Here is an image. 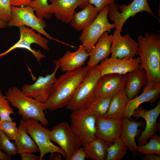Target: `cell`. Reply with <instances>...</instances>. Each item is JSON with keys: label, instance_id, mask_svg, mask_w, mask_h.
Returning <instances> with one entry per match:
<instances>
[{"label": "cell", "instance_id": "obj_41", "mask_svg": "<svg viewBox=\"0 0 160 160\" xmlns=\"http://www.w3.org/2000/svg\"><path fill=\"white\" fill-rule=\"evenodd\" d=\"M61 155L60 153H51L49 159L54 160H61Z\"/></svg>", "mask_w": 160, "mask_h": 160}, {"label": "cell", "instance_id": "obj_15", "mask_svg": "<svg viewBox=\"0 0 160 160\" xmlns=\"http://www.w3.org/2000/svg\"><path fill=\"white\" fill-rule=\"evenodd\" d=\"M140 57L136 58L107 57L97 65L101 76L110 73L126 74L139 67Z\"/></svg>", "mask_w": 160, "mask_h": 160}, {"label": "cell", "instance_id": "obj_37", "mask_svg": "<svg viewBox=\"0 0 160 160\" xmlns=\"http://www.w3.org/2000/svg\"><path fill=\"white\" fill-rule=\"evenodd\" d=\"M86 154L84 147H81L76 150L71 157L69 160H84Z\"/></svg>", "mask_w": 160, "mask_h": 160}, {"label": "cell", "instance_id": "obj_22", "mask_svg": "<svg viewBox=\"0 0 160 160\" xmlns=\"http://www.w3.org/2000/svg\"><path fill=\"white\" fill-rule=\"evenodd\" d=\"M141 121L137 122L127 117L123 118V124L120 139L131 152L133 157L135 158L138 155L137 145L135 138L139 133L138 128L143 126Z\"/></svg>", "mask_w": 160, "mask_h": 160}, {"label": "cell", "instance_id": "obj_17", "mask_svg": "<svg viewBox=\"0 0 160 160\" xmlns=\"http://www.w3.org/2000/svg\"><path fill=\"white\" fill-rule=\"evenodd\" d=\"M160 113V100L156 107L150 110L139 107L134 111L132 116L136 119L142 118L146 122L145 128L137 139L138 146L145 144L149 138L156 134L157 128V120Z\"/></svg>", "mask_w": 160, "mask_h": 160}, {"label": "cell", "instance_id": "obj_36", "mask_svg": "<svg viewBox=\"0 0 160 160\" xmlns=\"http://www.w3.org/2000/svg\"><path fill=\"white\" fill-rule=\"evenodd\" d=\"M116 0H88L89 3L93 5L99 12L107 5L114 3Z\"/></svg>", "mask_w": 160, "mask_h": 160}, {"label": "cell", "instance_id": "obj_3", "mask_svg": "<svg viewBox=\"0 0 160 160\" xmlns=\"http://www.w3.org/2000/svg\"><path fill=\"white\" fill-rule=\"evenodd\" d=\"M5 94L8 101L18 109V114L22 115L23 118L35 119L45 126L48 125L44 112L46 110L45 103L25 95L17 87H10Z\"/></svg>", "mask_w": 160, "mask_h": 160}, {"label": "cell", "instance_id": "obj_30", "mask_svg": "<svg viewBox=\"0 0 160 160\" xmlns=\"http://www.w3.org/2000/svg\"><path fill=\"white\" fill-rule=\"evenodd\" d=\"M49 0H33L29 5L35 12L39 17L49 19L53 14L51 11L49 4Z\"/></svg>", "mask_w": 160, "mask_h": 160}, {"label": "cell", "instance_id": "obj_6", "mask_svg": "<svg viewBox=\"0 0 160 160\" xmlns=\"http://www.w3.org/2000/svg\"><path fill=\"white\" fill-rule=\"evenodd\" d=\"M109 5L100 11L91 23L82 30L79 40L87 52L89 53L95 46L98 39L105 32L110 31L115 28L114 23L108 21Z\"/></svg>", "mask_w": 160, "mask_h": 160}, {"label": "cell", "instance_id": "obj_29", "mask_svg": "<svg viewBox=\"0 0 160 160\" xmlns=\"http://www.w3.org/2000/svg\"><path fill=\"white\" fill-rule=\"evenodd\" d=\"M113 96L94 98L85 106L95 116H103L107 112Z\"/></svg>", "mask_w": 160, "mask_h": 160}, {"label": "cell", "instance_id": "obj_19", "mask_svg": "<svg viewBox=\"0 0 160 160\" xmlns=\"http://www.w3.org/2000/svg\"><path fill=\"white\" fill-rule=\"evenodd\" d=\"M160 94V83L147 84L143 88L142 93L140 95L128 101L124 111L123 118L132 119L134 111L141 104L148 102L152 105L159 98Z\"/></svg>", "mask_w": 160, "mask_h": 160}, {"label": "cell", "instance_id": "obj_5", "mask_svg": "<svg viewBox=\"0 0 160 160\" xmlns=\"http://www.w3.org/2000/svg\"><path fill=\"white\" fill-rule=\"evenodd\" d=\"M11 9L12 17L7 23L8 27H20L23 26L29 27L50 40L70 46L50 36L44 30L47 26L46 22L43 19L36 16L34 13L33 9L30 6L15 7L11 5Z\"/></svg>", "mask_w": 160, "mask_h": 160}, {"label": "cell", "instance_id": "obj_12", "mask_svg": "<svg viewBox=\"0 0 160 160\" xmlns=\"http://www.w3.org/2000/svg\"><path fill=\"white\" fill-rule=\"evenodd\" d=\"M53 63L55 67L51 74L45 77L39 76L32 84L23 85L21 91L24 94L41 103H46L51 93L52 86L57 79L55 75L60 67L57 60H54Z\"/></svg>", "mask_w": 160, "mask_h": 160}, {"label": "cell", "instance_id": "obj_24", "mask_svg": "<svg viewBox=\"0 0 160 160\" xmlns=\"http://www.w3.org/2000/svg\"><path fill=\"white\" fill-rule=\"evenodd\" d=\"M99 12L98 9L89 3L83 9L75 12L70 24L71 27L77 31H82L94 20Z\"/></svg>", "mask_w": 160, "mask_h": 160}, {"label": "cell", "instance_id": "obj_34", "mask_svg": "<svg viewBox=\"0 0 160 160\" xmlns=\"http://www.w3.org/2000/svg\"><path fill=\"white\" fill-rule=\"evenodd\" d=\"M0 129L7 135L11 140H15L17 138L18 128L16 123L13 120L0 121Z\"/></svg>", "mask_w": 160, "mask_h": 160}, {"label": "cell", "instance_id": "obj_14", "mask_svg": "<svg viewBox=\"0 0 160 160\" xmlns=\"http://www.w3.org/2000/svg\"><path fill=\"white\" fill-rule=\"evenodd\" d=\"M96 137L110 144L119 138L122 129L123 118H109L96 116Z\"/></svg>", "mask_w": 160, "mask_h": 160}, {"label": "cell", "instance_id": "obj_26", "mask_svg": "<svg viewBox=\"0 0 160 160\" xmlns=\"http://www.w3.org/2000/svg\"><path fill=\"white\" fill-rule=\"evenodd\" d=\"M128 100L124 91L115 95L112 98L107 112L102 116L109 118L123 119Z\"/></svg>", "mask_w": 160, "mask_h": 160}, {"label": "cell", "instance_id": "obj_20", "mask_svg": "<svg viewBox=\"0 0 160 160\" xmlns=\"http://www.w3.org/2000/svg\"><path fill=\"white\" fill-rule=\"evenodd\" d=\"M109 32L104 33L100 37L95 46L88 53L89 59L87 66L89 68L98 65L110 53L113 35H109Z\"/></svg>", "mask_w": 160, "mask_h": 160}, {"label": "cell", "instance_id": "obj_39", "mask_svg": "<svg viewBox=\"0 0 160 160\" xmlns=\"http://www.w3.org/2000/svg\"><path fill=\"white\" fill-rule=\"evenodd\" d=\"M22 160H39V156H36L32 153H24L20 154Z\"/></svg>", "mask_w": 160, "mask_h": 160}, {"label": "cell", "instance_id": "obj_16", "mask_svg": "<svg viewBox=\"0 0 160 160\" xmlns=\"http://www.w3.org/2000/svg\"><path fill=\"white\" fill-rule=\"evenodd\" d=\"M113 35L110 51L111 57L119 59L133 58L137 54L138 43L129 33L122 36L115 31Z\"/></svg>", "mask_w": 160, "mask_h": 160}, {"label": "cell", "instance_id": "obj_1", "mask_svg": "<svg viewBox=\"0 0 160 160\" xmlns=\"http://www.w3.org/2000/svg\"><path fill=\"white\" fill-rule=\"evenodd\" d=\"M89 68L86 66L65 72L53 85L51 93L45 103V109L52 112L66 107L76 88L86 76Z\"/></svg>", "mask_w": 160, "mask_h": 160}, {"label": "cell", "instance_id": "obj_13", "mask_svg": "<svg viewBox=\"0 0 160 160\" xmlns=\"http://www.w3.org/2000/svg\"><path fill=\"white\" fill-rule=\"evenodd\" d=\"M126 75L110 73L100 76L96 84L93 99L113 96L124 91Z\"/></svg>", "mask_w": 160, "mask_h": 160}, {"label": "cell", "instance_id": "obj_38", "mask_svg": "<svg viewBox=\"0 0 160 160\" xmlns=\"http://www.w3.org/2000/svg\"><path fill=\"white\" fill-rule=\"evenodd\" d=\"M33 0H11V5L15 7L28 6Z\"/></svg>", "mask_w": 160, "mask_h": 160}, {"label": "cell", "instance_id": "obj_18", "mask_svg": "<svg viewBox=\"0 0 160 160\" xmlns=\"http://www.w3.org/2000/svg\"><path fill=\"white\" fill-rule=\"evenodd\" d=\"M50 9L56 18L66 24L70 23L78 7L83 8L88 0H49Z\"/></svg>", "mask_w": 160, "mask_h": 160}, {"label": "cell", "instance_id": "obj_2", "mask_svg": "<svg viewBox=\"0 0 160 160\" xmlns=\"http://www.w3.org/2000/svg\"><path fill=\"white\" fill-rule=\"evenodd\" d=\"M140 67L145 70L148 84L160 83V36L153 32L138 36Z\"/></svg>", "mask_w": 160, "mask_h": 160}, {"label": "cell", "instance_id": "obj_32", "mask_svg": "<svg viewBox=\"0 0 160 160\" xmlns=\"http://www.w3.org/2000/svg\"><path fill=\"white\" fill-rule=\"evenodd\" d=\"M0 150L10 157L18 153L15 143L11 142L9 137L0 129Z\"/></svg>", "mask_w": 160, "mask_h": 160}, {"label": "cell", "instance_id": "obj_4", "mask_svg": "<svg viewBox=\"0 0 160 160\" xmlns=\"http://www.w3.org/2000/svg\"><path fill=\"white\" fill-rule=\"evenodd\" d=\"M70 118L71 127L82 146L85 147L96 137V117L86 106L73 111Z\"/></svg>", "mask_w": 160, "mask_h": 160}, {"label": "cell", "instance_id": "obj_21", "mask_svg": "<svg viewBox=\"0 0 160 160\" xmlns=\"http://www.w3.org/2000/svg\"><path fill=\"white\" fill-rule=\"evenodd\" d=\"M147 82L146 72L140 66L126 74L124 92L128 100L136 97L141 89Z\"/></svg>", "mask_w": 160, "mask_h": 160}, {"label": "cell", "instance_id": "obj_35", "mask_svg": "<svg viewBox=\"0 0 160 160\" xmlns=\"http://www.w3.org/2000/svg\"><path fill=\"white\" fill-rule=\"evenodd\" d=\"M11 0H0V19L7 23L12 16Z\"/></svg>", "mask_w": 160, "mask_h": 160}, {"label": "cell", "instance_id": "obj_8", "mask_svg": "<svg viewBox=\"0 0 160 160\" xmlns=\"http://www.w3.org/2000/svg\"><path fill=\"white\" fill-rule=\"evenodd\" d=\"M108 16L113 21L117 33L122 32L123 26L127 20L137 13L145 11L156 17L150 9L147 0H134L128 5L113 3L109 5Z\"/></svg>", "mask_w": 160, "mask_h": 160}, {"label": "cell", "instance_id": "obj_7", "mask_svg": "<svg viewBox=\"0 0 160 160\" xmlns=\"http://www.w3.org/2000/svg\"><path fill=\"white\" fill-rule=\"evenodd\" d=\"M97 65L89 68L66 106L67 109L72 111L79 110L86 106L93 99L96 84L101 76Z\"/></svg>", "mask_w": 160, "mask_h": 160}, {"label": "cell", "instance_id": "obj_40", "mask_svg": "<svg viewBox=\"0 0 160 160\" xmlns=\"http://www.w3.org/2000/svg\"><path fill=\"white\" fill-rule=\"evenodd\" d=\"M142 158L143 160H160V155H156V154L150 153L146 154Z\"/></svg>", "mask_w": 160, "mask_h": 160}, {"label": "cell", "instance_id": "obj_28", "mask_svg": "<svg viewBox=\"0 0 160 160\" xmlns=\"http://www.w3.org/2000/svg\"><path fill=\"white\" fill-rule=\"evenodd\" d=\"M128 149L127 146L120 138H118L108 146L105 160H121L126 155Z\"/></svg>", "mask_w": 160, "mask_h": 160}, {"label": "cell", "instance_id": "obj_25", "mask_svg": "<svg viewBox=\"0 0 160 160\" xmlns=\"http://www.w3.org/2000/svg\"><path fill=\"white\" fill-rule=\"evenodd\" d=\"M18 128V134L15 143L17 153H32L39 151L37 146L26 131L23 118L20 121Z\"/></svg>", "mask_w": 160, "mask_h": 160}, {"label": "cell", "instance_id": "obj_31", "mask_svg": "<svg viewBox=\"0 0 160 160\" xmlns=\"http://www.w3.org/2000/svg\"><path fill=\"white\" fill-rule=\"evenodd\" d=\"M146 144L138 146L137 151L143 154L153 153L160 155V137L155 135Z\"/></svg>", "mask_w": 160, "mask_h": 160}, {"label": "cell", "instance_id": "obj_11", "mask_svg": "<svg viewBox=\"0 0 160 160\" xmlns=\"http://www.w3.org/2000/svg\"><path fill=\"white\" fill-rule=\"evenodd\" d=\"M20 38L19 40L14 45L7 51L0 53V58H1L12 50L17 48L26 49L31 52L36 58L38 62L40 63L41 59L46 57L39 49L36 51L32 49L31 47L32 44H36L44 49L49 51L48 46V40L41 37L40 33H36L34 30L28 27L23 26L20 27Z\"/></svg>", "mask_w": 160, "mask_h": 160}, {"label": "cell", "instance_id": "obj_9", "mask_svg": "<svg viewBox=\"0 0 160 160\" xmlns=\"http://www.w3.org/2000/svg\"><path fill=\"white\" fill-rule=\"evenodd\" d=\"M23 119L27 132L39 149L40 153L39 160H42L44 156L47 154L53 153H59L65 159L66 155L64 151L52 142L49 134L50 130L41 125L37 120Z\"/></svg>", "mask_w": 160, "mask_h": 160}, {"label": "cell", "instance_id": "obj_33", "mask_svg": "<svg viewBox=\"0 0 160 160\" xmlns=\"http://www.w3.org/2000/svg\"><path fill=\"white\" fill-rule=\"evenodd\" d=\"M14 113L10 103L0 91V121L13 120L10 115Z\"/></svg>", "mask_w": 160, "mask_h": 160}, {"label": "cell", "instance_id": "obj_43", "mask_svg": "<svg viewBox=\"0 0 160 160\" xmlns=\"http://www.w3.org/2000/svg\"><path fill=\"white\" fill-rule=\"evenodd\" d=\"M7 27V23L0 19V28H5Z\"/></svg>", "mask_w": 160, "mask_h": 160}, {"label": "cell", "instance_id": "obj_23", "mask_svg": "<svg viewBox=\"0 0 160 160\" xmlns=\"http://www.w3.org/2000/svg\"><path fill=\"white\" fill-rule=\"evenodd\" d=\"M88 57V53L81 44L75 52H72L69 50L67 51L57 61L61 71L65 72L82 67Z\"/></svg>", "mask_w": 160, "mask_h": 160}, {"label": "cell", "instance_id": "obj_42", "mask_svg": "<svg viewBox=\"0 0 160 160\" xmlns=\"http://www.w3.org/2000/svg\"><path fill=\"white\" fill-rule=\"evenodd\" d=\"M11 157L0 150V160H10Z\"/></svg>", "mask_w": 160, "mask_h": 160}, {"label": "cell", "instance_id": "obj_27", "mask_svg": "<svg viewBox=\"0 0 160 160\" xmlns=\"http://www.w3.org/2000/svg\"><path fill=\"white\" fill-rule=\"evenodd\" d=\"M110 144L96 137L84 147L86 159L95 160H105L107 154V149Z\"/></svg>", "mask_w": 160, "mask_h": 160}, {"label": "cell", "instance_id": "obj_10", "mask_svg": "<svg viewBox=\"0 0 160 160\" xmlns=\"http://www.w3.org/2000/svg\"><path fill=\"white\" fill-rule=\"evenodd\" d=\"M49 134L51 140L57 143L64 151L66 160H69L74 152L82 146L70 125L66 122L54 126Z\"/></svg>", "mask_w": 160, "mask_h": 160}]
</instances>
